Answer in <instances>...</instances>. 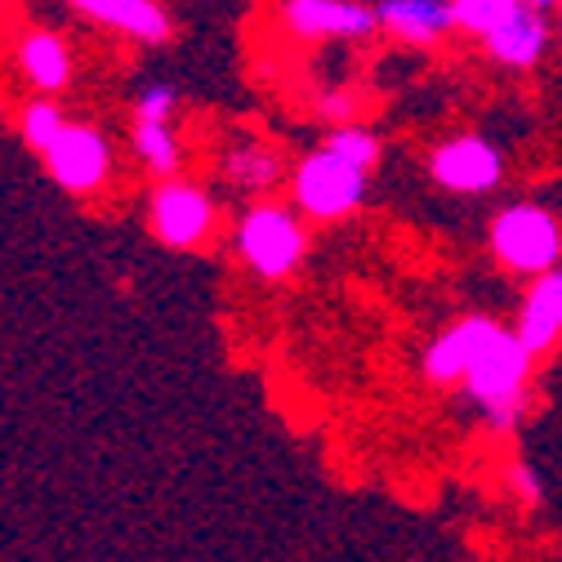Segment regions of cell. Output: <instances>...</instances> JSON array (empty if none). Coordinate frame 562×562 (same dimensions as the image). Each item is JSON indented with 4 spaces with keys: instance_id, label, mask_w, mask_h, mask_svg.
Returning <instances> with one entry per match:
<instances>
[{
    "instance_id": "cell-11",
    "label": "cell",
    "mask_w": 562,
    "mask_h": 562,
    "mask_svg": "<svg viewBox=\"0 0 562 562\" xmlns=\"http://www.w3.org/2000/svg\"><path fill=\"white\" fill-rule=\"evenodd\" d=\"M514 330L540 362L562 348V263L527 281L514 313Z\"/></svg>"
},
{
    "instance_id": "cell-5",
    "label": "cell",
    "mask_w": 562,
    "mask_h": 562,
    "mask_svg": "<svg viewBox=\"0 0 562 562\" xmlns=\"http://www.w3.org/2000/svg\"><path fill=\"white\" fill-rule=\"evenodd\" d=\"M429 179L451 192V196H486L505 183V153L491 144L486 134H451L442 144H434L429 161H425Z\"/></svg>"
},
{
    "instance_id": "cell-10",
    "label": "cell",
    "mask_w": 562,
    "mask_h": 562,
    "mask_svg": "<svg viewBox=\"0 0 562 562\" xmlns=\"http://www.w3.org/2000/svg\"><path fill=\"white\" fill-rule=\"evenodd\" d=\"M486 58L501 67V72H536V67L549 58L553 49V23L549 10L536 5H518L496 32L482 36Z\"/></svg>"
},
{
    "instance_id": "cell-4",
    "label": "cell",
    "mask_w": 562,
    "mask_h": 562,
    "mask_svg": "<svg viewBox=\"0 0 562 562\" xmlns=\"http://www.w3.org/2000/svg\"><path fill=\"white\" fill-rule=\"evenodd\" d=\"M367 183H371V170H362L358 161H348L344 153H335L330 144L308 153L295 175H291V196L300 205L304 220H317V224H335V220H348L353 210H362L367 201Z\"/></svg>"
},
{
    "instance_id": "cell-22",
    "label": "cell",
    "mask_w": 562,
    "mask_h": 562,
    "mask_svg": "<svg viewBox=\"0 0 562 562\" xmlns=\"http://www.w3.org/2000/svg\"><path fill=\"white\" fill-rule=\"evenodd\" d=\"M522 5H536V10H562V0H522Z\"/></svg>"
},
{
    "instance_id": "cell-6",
    "label": "cell",
    "mask_w": 562,
    "mask_h": 562,
    "mask_svg": "<svg viewBox=\"0 0 562 562\" xmlns=\"http://www.w3.org/2000/svg\"><path fill=\"white\" fill-rule=\"evenodd\" d=\"M45 166L54 175V183L72 196H90L108 183L112 175V144L94 130V125H77L67 121L63 134L45 148Z\"/></svg>"
},
{
    "instance_id": "cell-13",
    "label": "cell",
    "mask_w": 562,
    "mask_h": 562,
    "mask_svg": "<svg viewBox=\"0 0 562 562\" xmlns=\"http://www.w3.org/2000/svg\"><path fill=\"white\" fill-rule=\"evenodd\" d=\"M72 5H77L86 19L125 32L130 41L161 45V41L170 36V14H166L161 0H72Z\"/></svg>"
},
{
    "instance_id": "cell-2",
    "label": "cell",
    "mask_w": 562,
    "mask_h": 562,
    "mask_svg": "<svg viewBox=\"0 0 562 562\" xmlns=\"http://www.w3.org/2000/svg\"><path fill=\"white\" fill-rule=\"evenodd\" d=\"M486 250L501 272L531 281L562 263V220L544 201H509L486 224Z\"/></svg>"
},
{
    "instance_id": "cell-21",
    "label": "cell",
    "mask_w": 562,
    "mask_h": 562,
    "mask_svg": "<svg viewBox=\"0 0 562 562\" xmlns=\"http://www.w3.org/2000/svg\"><path fill=\"white\" fill-rule=\"evenodd\" d=\"M175 86H166V81H153V86H144L134 94V116H157V121H170L175 116Z\"/></svg>"
},
{
    "instance_id": "cell-17",
    "label": "cell",
    "mask_w": 562,
    "mask_h": 562,
    "mask_svg": "<svg viewBox=\"0 0 562 562\" xmlns=\"http://www.w3.org/2000/svg\"><path fill=\"white\" fill-rule=\"evenodd\" d=\"M522 0H451V19H456V32L464 36H491Z\"/></svg>"
},
{
    "instance_id": "cell-14",
    "label": "cell",
    "mask_w": 562,
    "mask_h": 562,
    "mask_svg": "<svg viewBox=\"0 0 562 562\" xmlns=\"http://www.w3.org/2000/svg\"><path fill=\"white\" fill-rule=\"evenodd\" d=\"M19 67L36 94H58L72 81V49L58 32H27L19 45Z\"/></svg>"
},
{
    "instance_id": "cell-19",
    "label": "cell",
    "mask_w": 562,
    "mask_h": 562,
    "mask_svg": "<svg viewBox=\"0 0 562 562\" xmlns=\"http://www.w3.org/2000/svg\"><path fill=\"white\" fill-rule=\"evenodd\" d=\"M326 144L335 148V153H344L348 161H358L362 170H375L380 166V134L371 130V125H358V121H348V125H335V134L326 138Z\"/></svg>"
},
{
    "instance_id": "cell-20",
    "label": "cell",
    "mask_w": 562,
    "mask_h": 562,
    "mask_svg": "<svg viewBox=\"0 0 562 562\" xmlns=\"http://www.w3.org/2000/svg\"><path fill=\"white\" fill-rule=\"evenodd\" d=\"M505 491L522 505V509H540V501H544V477L536 473V464H527V460H514L509 469H505Z\"/></svg>"
},
{
    "instance_id": "cell-3",
    "label": "cell",
    "mask_w": 562,
    "mask_h": 562,
    "mask_svg": "<svg viewBox=\"0 0 562 562\" xmlns=\"http://www.w3.org/2000/svg\"><path fill=\"white\" fill-rule=\"evenodd\" d=\"M237 255L263 281L295 277L308 255V228L300 205H277V201L250 205L237 224Z\"/></svg>"
},
{
    "instance_id": "cell-8",
    "label": "cell",
    "mask_w": 562,
    "mask_h": 562,
    "mask_svg": "<svg viewBox=\"0 0 562 562\" xmlns=\"http://www.w3.org/2000/svg\"><path fill=\"white\" fill-rule=\"evenodd\" d=\"M281 23L300 41H362L380 32L375 5L362 0H281Z\"/></svg>"
},
{
    "instance_id": "cell-7",
    "label": "cell",
    "mask_w": 562,
    "mask_h": 562,
    "mask_svg": "<svg viewBox=\"0 0 562 562\" xmlns=\"http://www.w3.org/2000/svg\"><path fill=\"white\" fill-rule=\"evenodd\" d=\"M148 205H153V233L170 250H192L215 233V201H210L196 183L166 179Z\"/></svg>"
},
{
    "instance_id": "cell-16",
    "label": "cell",
    "mask_w": 562,
    "mask_h": 562,
    "mask_svg": "<svg viewBox=\"0 0 562 562\" xmlns=\"http://www.w3.org/2000/svg\"><path fill=\"white\" fill-rule=\"evenodd\" d=\"M281 170L286 166H281V157L268 144H241L224 157V175L246 192H268L281 179Z\"/></svg>"
},
{
    "instance_id": "cell-18",
    "label": "cell",
    "mask_w": 562,
    "mask_h": 562,
    "mask_svg": "<svg viewBox=\"0 0 562 562\" xmlns=\"http://www.w3.org/2000/svg\"><path fill=\"white\" fill-rule=\"evenodd\" d=\"M63 112L49 103V99H32L27 108H23V116H19V134H23V144L32 148V153H41L45 157V148L54 144V138L63 134Z\"/></svg>"
},
{
    "instance_id": "cell-15",
    "label": "cell",
    "mask_w": 562,
    "mask_h": 562,
    "mask_svg": "<svg viewBox=\"0 0 562 562\" xmlns=\"http://www.w3.org/2000/svg\"><path fill=\"white\" fill-rule=\"evenodd\" d=\"M130 144H134V157L144 161V170H153L161 179H170L179 170V161H183V148H179L170 121H157V116H134Z\"/></svg>"
},
{
    "instance_id": "cell-9",
    "label": "cell",
    "mask_w": 562,
    "mask_h": 562,
    "mask_svg": "<svg viewBox=\"0 0 562 562\" xmlns=\"http://www.w3.org/2000/svg\"><path fill=\"white\" fill-rule=\"evenodd\" d=\"M491 330H496V317H486V313H464L451 326H442L425 344V353H419V375H425V384L460 389L469 367H473V358H477V348L486 344Z\"/></svg>"
},
{
    "instance_id": "cell-12",
    "label": "cell",
    "mask_w": 562,
    "mask_h": 562,
    "mask_svg": "<svg viewBox=\"0 0 562 562\" xmlns=\"http://www.w3.org/2000/svg\"><path fill=\"white\" fill-rule=\"evenodd\" d=\"M380 32H389L402 45H438L447 32H456L451 0H380Z\"/></svg>"
},
{
    "instance_id": "cell-1",
    "label": "cell",
    "mask_w": 562,
    "mask_h": 562,
    "mask_svg": "<svg viewBox=\"0 0 562 562\" xmlns=\"http://www.w3.org/2000/svg\"><path fill=\"white\" fill-rule=\"evenodd\" d=\"M536 367H540V358L518 339L514 322L509 326L496 322V330H491L486 344L477 348V358H473V367L456 393L477 411L486 434H509L527 415Z\"/></svg>"
}]
</instances>
